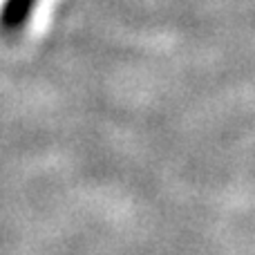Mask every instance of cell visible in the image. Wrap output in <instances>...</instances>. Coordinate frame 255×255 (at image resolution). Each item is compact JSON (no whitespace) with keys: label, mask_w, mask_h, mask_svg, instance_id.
Masks as SVG:
<instances>
[{"label":"cell","mask_w":255,"mask_h":255,"mask_svg":"<svg viewBox=\"0 0 255 255\" xmlns=\"http://www.w3.org/2000/svg\"><path fill=\"white\" fill-rule=\"evenodd\" d=\"M34 7L36 0H4L2 9H0V29L9 31V34L22 29L29 20Z\"/></svg>","instance_id":"obj_1"}]
</instances>
